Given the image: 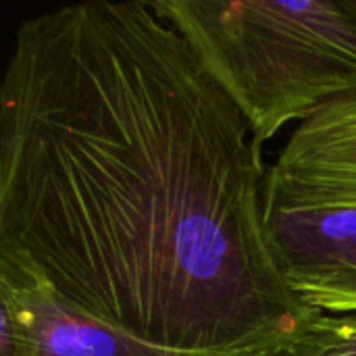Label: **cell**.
Instances as JSON below:
<instances>
[{
    "label": "cell",
    "instance_id": "cell-1",
    "mask_svg": "<svg viewBox=\"0 0 356 356\" xmlns=\"http://www.w3.org/2000/svg\"><path fill=\"white\" fill-rule=\"evenodd\" d=\"M248 121L150 2L23 21L0 79V257L177 350L288 353L313 309L265 238Z\"/></svg>",
    "mask_w": 356,
    "mask_h": 356
},
{
    "label": "cell",
    "instance_id": "cell-2",
    "mask_svg": "<svg viewBox=\"0 0 356 356\" xmlns=\"http://www.w3.org/2000/svg\"><path fill=\"white\" fill-rule=\"evenodd\" d=\"M259 146L356 90V0H156Z\"/></svg>",
    "mask_w": 356,
    "mask_h": 356
},
{
    "label": "cell",
    "instance_id": "cell-3",
    "mask_svg": "<svg viewBox=\"0 0 356 356\" xmlns=\"http://www.w3.org/2000/svg\"><path fill=\"white\" fill-rule=\"evenodd\" d=\"M265 238L298 300L325 313L356 311V207H265Z\"/></svg>",
    "mask_w": 356,
    "mask_h": 356
},
{
    "label": "cell",
    "instance_id": "cell-4",
    "mask_svg": "<svg viewBox=\"0 0 356 356\" xmlns=\"http://www.w3.org/2000/svg\"><path fill=\"white\" fill-rule=\"evenodd\" d=\"M265 207H356V90L294 129L267 177Z\"/></svg>",
    "mask_w": 356,
    "mask_h": 356
},
{
    "label": "cell",
    "instance_id": "cell-5",
    "mask_svg": "<svg viewBox=\"0 0 356 356\" xmlns=\"http://www.w3.org/2000/svg\"><path fill=\"white\" fill-rule=\"evenodd\" d=\"M15 271L29 321L27 356H288L273 350H177L156 346L69 309L17 267Z\"/></svg>",
    "mask_w": 356,
    "mask_h": 356
},
{
    "label": "cell",
    "instance_id": "cell-6",
    "mask_svg": "<svg viewBox=\"0 0 356 356\" xmlns=\"http://www.w3.org/2000/svg\"><path fill=\"white\" fill-rule=\"evenodd\" d=\"M288 356H356V311L325 313L313 309Z\"/></svg>",
    "mask_w": 356,
    "mask_h": 356
},
{
    "label": "cell",
    "instance_id": "cell-7",
    "mask_svg": "<svg viewBox=\"0 0 356 356\" xmlns=\"http://www.w3.org/2000/svg\"><path fill=\"white\" fill-rule=\"evenodd\" d=\"M29 321L17 271L0 257V356H27Z\"/></svg>",
    "mask_w": 356,
    "mask_h": 356
}]
</instances>
